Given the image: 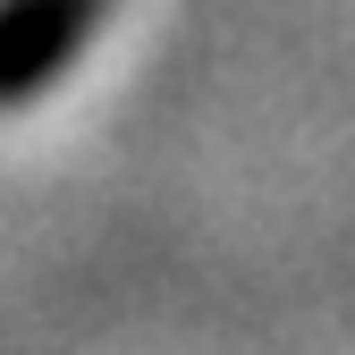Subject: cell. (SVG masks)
<instances>
[{
    "label": "cell",
    "mask_w": 355,
    "mask_h": 355,
    "mask_svg": "<svg viewBox=\"0 0 355 355\" xmlns=\"http://www.w3.org/2000/svg\"><path fill=\"white\" fill-rule=\"evenodd\" d=\"M110 0H0V110L42 102L85 60Z\"/></svg>",
    "instance_id": "cell-1"
}]
</instances>
